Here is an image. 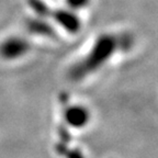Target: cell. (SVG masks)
Here are the masks:
<instances>
[{
  "label": "cell",
  "instance_id": "cell-1",
  "mask_svg": "<svg viewBox=\"0 0 158 158\" xmlns=\"http://www.w3.org/2000/svg\"><path fill=\"white\" fill-rule=\"evenodd\" d=\"M116 49H118V37L112 34H102L94 42L90 52L70 67L68 72L69 79L79 81L94 74L108 62Z\"/></svg>",
  "mask_w": 158,
  "mask_h": 158
},
{
  "label": "cell",
  "instance_id": "cell-2",
  "mask_svg": "<svg viewBox=\"0 0 158 158\" xmlns=\"http://www.w3.org/2000/svg\"><path fill=\"white\" fill-rule=\"evenodd\" d=\"M30 45L22 37H8L0 44V57L6 60L21 58L27 53Z\"/></svg>",
  "mask_w": 158,
  "mask_h": 158
},
{
  "label": "cell",
  "instance_id": "cell-3",
  "mask_svg": "<svg viewBox=\"0 0 158 158\" xmlns=\"http://www.w3.org/2000/svg\"><path fill=\"white\" fill-rule=\"evenodd\" d=\"M65 121L69 126L74 128H82L90 121V113L85 106L74 104L66 109L65 111Z\"/></svg>",
  "mask_w": 158,
  "mask_h": 158
},
{
  "label": "cell",
  "instance_id": "cell-4",
  "mask_svg": "<svg viewBox=\"0 0 158 158\" xmlns=\"http://www.w3.org/2000/svg\"><path fill=\"white\" fill-rule=\"evenodd\" d=\"M53 19L69 33H76L80 30V20L70 10H57L52 13Z\"/></svg>",
  "mask_w": 158,
  "mask_h": 158
},
{
  "label": "cell",
  "instance_id": "cell-5",
  "mask_svg": "<svg viewBox=\"0 0 158 158\" xmlns=\"http://www.w3.org/2000/svg\"><path fill=\"white\" fill-rule=\"evenodd\" d=\"M29 29L34 33H40V34H44V35H52L53 34V30L49 27V25L47 23H43L41 21H36V20H33L31 21L29 24Z\"/></svg>",
  "mask_w": 158,
  "mask_h": 158
},
{
  "label": "cell",
  "instance_id": "cell-6",
  "mask_svg": "<svg viewBox=\"0 0 158 158\" xmlns=\"http://www.w3.org/2000/svg\"><path fill=\"white\" fill-rule=\"evenodd\" d=\"M29 3L30 6L33 8L35 12L40 15H48L49 13V10L48 8L46 7L45 3H43L41 0H29Z\"/></svg>",
  "mask_w": 158,
  "mask_h": 158
},
{
  "label": "cell",
  "instance_id": "cell-7",
  "mask_svg": "<svg viewBox=\"0 0 158 158\" xmlns=\"http://www.w3.org/2000/svg\"><path fill=\"white\" fill-rule=\"evenodd\" d=\"M66 2L72 9H82L88 6L89 0H66Z\"/></svg>",
  "mask_w": 158,
  "mask_h": 158
}]
</instances>
